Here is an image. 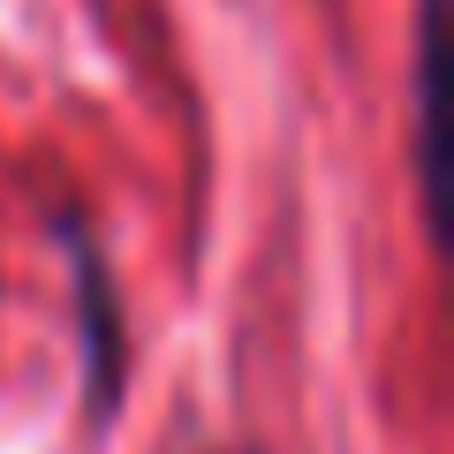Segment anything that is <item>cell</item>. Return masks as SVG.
<instances>
[{"label":"cell","instance_id":"6da1fadb","mask_svg":"<svg viewBox=\"0 0 454 454\" xmlns=\"http://www.w3.org/2000/svg\"><path fill=\"white\" fill-rule=\"evenodd\" d=\"M439 0H417V145H424V197H439V182H447V167H439Z\"/></svg>","mask_w":454,"mask_h":454}]
</instances>
